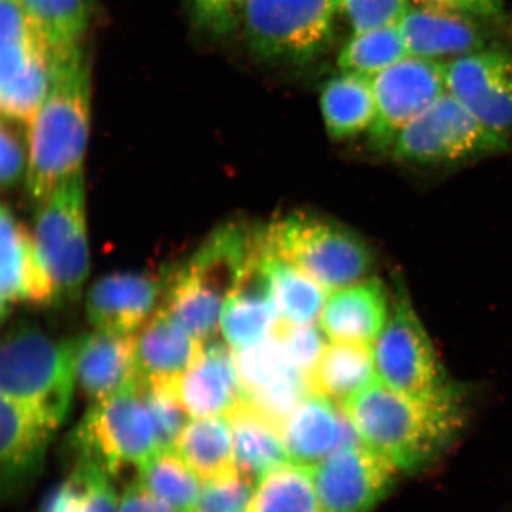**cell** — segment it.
Masks as SVG:
<instances>
[{"label": "cell", "mask_w": 512, "mask_h": 512, "mask_svg": "<svg viewBox=\"0 0 512 512\" xmlns=\"http://www.w3.org/2000/svg\"><path fill=\"white\" fill-rule=\"evenodd\" d=\"M92 124V69L83 45L52 52V82L28 128L26 190L39 205L83 173Z\"/></svg>", "instance_id": "6da1fadb"}, {"label": "cell", "mask_w": 512, "mask_h": 512, "mask_svg": "<svg viewBox=\"0 0 512 512\" xmlns=\"http://www.w3.org/2000/svg\"><path fill=\"white\" fill-rule=\"evenodd\" d=\"M356 439L382 454L400 473L427 467L461 426L456 393L431 399L407 396L379 380L343 402Z\"/></svg>", "instance_id": "7a4b0ae2"}, {"label": "cell", "mask_w": 512, "mask_h": 512, "mask_svg": "<svg viewBox=\"0 0 512 512\" xmlns=\"http://www.w3.org/2000/svg\"><path fill=\"white\" fill-rule=\"evenodd\" d=\"M259 241V227L244 221L221 225L164 279L165 311L202 343L220 329L222 308Z\"/></svg>", "instance_id": "3957f363"}, {"label": "cell", "mask_w": 512, "mask_h": 512, "mask_svg": "<svg viewBox=\"0 0 512 512\" xmlns=\"http://www.w3.org/2000/svg\"><path fill=\"white\" fill-rule=\"evenodd\" d=\"M79 338L20 328L0 339V396L59 430L73 402Z\"/></svg>", "instance_id": "277c9868"}, {"label": "cell", "mask_w": 512, "mask_h": 512, "mask_svg": "<svg viewBox=\"0 0 512 512\" xmlns=\"http://www.w3.org/2000/svg\"><path fill=\"white\" fill-rule=\"evenodd\" d=\"M266 252L298 266L328 292L356 284L372 269V249L352 229L308 212L261 227Z\"/></svg>", "instance_id": "5b68a950"}, {"label": "cell", "mask_w": 512, "mask_h": 512, "mask_svg": "<svg viewBox=\"0 0 512 512\" xmlns=\"http://www.w3.org/2000/svg\"><path fill=\"white\" fill-rule=\"evenodd\" d=\"M76 458L93 461L111 477L160 451L156 429L137 382L92 403L69 439Z\"/></svg>", "instance_id": "8992f818"}, {"label": "cell", "mask_w": 512, "mask_h": 512, "mask_svg": "<svg viewBox=\"0 0 512 512\" xmlns=\"http://www.w3.org/2000/svg\"><path fill=\"white\" fill-rule=\"evenodd\" d=\"M32 234L56 302L79 298L90 272L84 173L64 181L37 205Z\"/></svg>", "instance_id": "52a82bcc"}, {"label": "cell", "mask_w": 512, "mask_h": 512, "mask_svg": "<svg viewBox=\"0 0 512 512\" xmlns=\"http://www.w3.org/2000/svg\"><path fill=\"white\" fill-rule=\"evenodd\" d=\"M335 19L333 0H249L242 29L264 62L305 64L330 45Z\"/></svg>", "instance_id": "ba28073f"}, {"label": "cell", "mask_w": 512, "mask_h": 512, "mask_svg": "<svg viewBox=\"0 0 512 512\" xmlns=\"http://www.w3.org/2000/svg\"><path fill=\"white\" fill-rule=\"evenodd\" d=\"M510 138L483 126L446 92L400 131L390 153L400 163L440 165L500 153Z\"/></svg>", "instance_id": "9c48e42d"}, {"label": "cell", "mask_w": 512, "mask_h": 512, "mask_svg": "<svg viewBox=\"0 0 512 512\" xmlns=\"http://www.w3.org/2000/svg\"><path fill=\"white\" fill-rule=\"evenodd\" d=\"M372 349L377 380L384 386L420 399L453 392L423 323L404 296L394 298Z\"/></svg>", "instance_id": "30bf717a"}, {"label": "cell", "mask_w": 512, "mask_h": 512, "mask_svg": "<svg viewBox=\"0 0 512 512\" xmlns=\"http://www.w3.org/2000/svg\"><path fill=\"white\" fill-rule=\"evenodd\" d=\"M376 120L369 140L376 151L390 150L407 124L447 92V63L407 56L372 77Z\"/></svg>", "instance_id": "8fae6325"}, {"label": "cell", "mask_w": 512, "mask_h": 512, "mask_svg": "<svg viewBox=\"0 0 512 512\" xmlns=\"http://www.w3.org/2000/svg\"><path fill=\"white\" fill-rule=\"evenodd\" d=\"M312 474L323 512H370L400 471L356 439L313 466Z\"/></svg>", "instance_id": "7c38bea8"}, {"label": "cell", "mask_w": 512, "mask_h": 512, "mask_svg": "<svg viewBox=\"0 0 512 512\" xmlns=\"http://www.w3.org/2000/svg\"><path fill=\"white\" fill-rule=\"evenodd\" d=\"M447 92L483 126L512 136V52L488 47L447 62Z\"/></svg>", "instance_id": "4fadbf2b"}, {"label": "cell", "mask_w": 512, "mask_h": 512, "mask_svg": "<svg viewBox=\"0 0 512 512\" xmlns=\"http://www.w3.org/2000/svg\"><path fill=\"white\" fill-rule=\"evenodd\" d=\"M56 430L0 396V504L35 483Z\"/></svg>", "instance_id": "5bb4252c"}, {"label": "cell", "mask_w": 512, "mask_h": 512, "mask_svg": "<svg viewBox=\"0 0 512 512\" xmlns=\"http://www.w3.org/2000/svg\"><path fill=\"white\" fill-rule=\"evenodd\" d=\"M483 22L464 13L419 3L409 9L399 29L410 56L451 62L488 49L490 35Z\"/></svg>", "instance_id": "9a60e30c"}, {"label": "cell", "mask_w": 512, "mask_h": 512, "mask_svg": "<svg viewBox=\"0 0 512 512\" xmlns=\"http://www.w3.org/2000/svg\"><path fill=\"white\" fill-rule=\"evenodd\" d=\"M278 320L259 229L258 247L222 308L220 329L225 343L237 349L271 335Z\"/></svg>", "instance_id": "2e32d148"}, {"label": "cell", "mask_w": 512, "mask_h": 512, "mask_svg": "<svg viewBox=\"0 0 512 512\" xmlns=\"http://www.w3.org/2000/svg\"><path fill=\"white\" fill-rule=\"evenodd\" d=\"M168 386L191 419L227 416L244 400L227 343L208 342L197 362Z\"/></svg>", "instance_id": "e0dca14e"}, {"label": "cell", "mask_w": 512, "mask_h": 512, "mask_svg": "<svg viewBox=\"0 0 512 512\" xmlns=\"http://www.w3.org/2000/svg\"><path fill=\"white\" fill-rule=\"evenodd\" d=\"M161 292L164 282L150 275L103 276L87 293V316L97 330L133 335L156 312Z\"/></svg>", "instance_id": "ac0fdd59"}, {"label": "cell", "mask_w": 512, "mask_h": 512, "mask_svg": "<svg viewBox=\"0 0 512 512\" xmlns=\"http://www.w3.org/2000/svg\"><path fill=\"white\" fill-rule=\"evenodd\" d=\"M279 429L289 460L308 467L356 440L343 410L318 393L309 394Z\"/></svg>", "instance_id": "d6986e66"}, {"label": "cell", "mask_w": 512, "mask_h": 512, "mask_svg": "<svg viewBox=\"0 0 512 512\" xmlns=\"http://www.w3.org/2000/svg\"><path fill=\"white\" fill-rule=\"evenodd\" d=\"M389 296L379 279H362L328 293L320 329L330 342L373 345L389 319Z\"/></svg>", "instance_id": "ffe728a7"}, {"label": "cell", "mask_w": 512, "mask_h": 512, "mask_svg": "<svg viewBox=\"0 0 512 512\" xmlns=\"http://www.w3.org/2000/svg\"><path fill=\"white\" fill-rule=\"evenodd\" d=\"M0 292L10 302L47 306L56 292L36 251L32 232L0 205Z\"/></svg>", "instance_id": "44dd1931"}, {"label": "cell", "mask_w": 512, "mask_h": 512, "mask_svg": "<svg viewBox=\"0 0 512 512\" xmlns=\"http://www.w3.org/2000/svg\"><path fill=\"white\" fill-rule=\"evenodd\" d=\"M77 384L87 399H107L137 382L134 335L97 330L79 338Z\"/></svg>", "instance_id": "7402d4cb"}, {"label": "cell", "mask_w": 512, "mask_h": 512, "mask_svg": "<svg viewBox=\"0 0 512 512\" xmlns=\"http://www.w3.org/2000/svg\"><path fill=\"white\" fill-rule=\"evenodd\" d=\"M134 338L137 379L146 382H173L197 362L204 349V343L164 308L157 309Z\"/></svg>", "instance_id": "603a6c76"}, {"label": "cell", "mask_w": 512, "mask_h": 512, "mask_svg": "<svg viewBox=\"0 0 512 512\" xmlns=\"http://www.w3.org/2000/svg\"><path fill=\"white\" fill-rule=\"evenodd\" d=\"M52 70V49L18 0H0V94Z\"/></svg>", "instance_id": "cb8c5ba5"}, {"label": "cell", "mask_w": 512, "mask_h": 512, "mask_svg": "<svg viewBox=\"0 0 512 512\" xmlns=\"http://www.w3.org/2000/svg\"><path fill=\"white\" fill-rule=\"evenodd\" d=\"M320 111L330 137L348 140L370 131L376 120L372 77L340 72L320 93Z\"/></svg>", "instance_id": "d4e9b609"}, {"label": "cell", "mask_w": 512, "mask_h": 512, "mask_svg": "<svg viewBox=\"0 0 512 512\" xmlns=\"http://www.w3.org/2000/svg\"><path fill=\"white\" fill-rule=\"evenodd\" d=\"M234 433L235 461L238 470L254 483L268 471L289 461L281 429L242 400L227 414Z\"/></svg>", "instance_id": "484cf974"}, {"label": "cell", "mask_w": 512, "mask_h": 512, "mask_svg": "<svg viewBox=\"0 0 512 512\" xmlns=\"http://www.w3.org/2000/svg\"><path fill=\"white\" fill-rule=\"evenodd\" d=\"M309 380L313 393L322 394L333 402H346L377 380L372 345L326 343Z\"/></svg>", "instance_id": "4316f807"}, {"label": "cell", "mask_w": 512, "mask_h": 512, "mask_svg": "<svg viewBox=\"0 0 512 512\" xmlns=\"http://www.w3.org/2000/svg\"><path fill=\"white\" fill-rule=\"evenodd\" d=\"M173 450L202 483L237 470L234 433L227 416L200 417L185 424Z\"/></svg>", "instance_id": "83f0119b"}, {"label": "cell", "mask_w": 512, "mask_h": 512, "mask_svg": "<svg viewBox=\"0 0 512 512\" xmlns=\"http://www.w3.org/2000/svg\"><path fill=\"white\" fill-rule=\"evenodd\" d=\"M113 477L93 461L76 458L69 476L49 491L39 512H117Z\"/></svg>", "instance_id": "f1b7e54d"}, {"label": "cell", "mask_w": 512, "mask_h": 512, "mask_svg": "<svg viewBox=\"0 0 512 512\" xmlns=\"http://www.w3.org/2000/svg\"><path fill=\"white\" fill-rule=\"evenodd\" d=\"M248 512H323L312 467L289 460L255 483Z\"/></svg>", "instance_id": "f546056e"}, {"label": "cell", "mask_w": 512, "mask_h": 512, "mask_svg": "<svg viewBox=\"0 0 512 512\" xmlns=\"http://www.w3.org/2000/svg\"><path fill=\"white\" fill-rule=\"evenodd\" d=\"M266 255L272 299L279 320L295 325L315 323L320 318L329 292L298 266L276 258L269 252Z\"/></svg>", "instance_id": "4dcf8cb0"}, {"label": "cell", "mask_w": 512, "mask_h": 512, "mask_svg": "<svg viewBox=\"0 0 512 512\" xmlns=\"http://www.w3.org/2000/svg\"><path fill=\"white\" fill-rule=\"evenodd\" d=\"M52 52L83 45L92 25L94 0H18Z\"/></svg>", "instance_id": "1f68e13d"}, {"label": "cell", "mask_w": 512, "mask_h": 512, "mask_svg": "<svg viewBox=\"0 0 512 512\" xmlns=\"http://www.w3.org/2000/svg\"><path fill=\"white\" fill-rule=\"evenodd\" d=\"M137 480L177 512L191 511L202 485L200 477L173 448L157 451L140 464Z\"/></svg>", "instance_id": "d6a6232c"}, {"label": "cell", "mask_w": 512, "mask_h": 512, "mask_svg": "<svg viewBox=\"0 0 512 512\" xmlns=\"http://www.w3.org/2000/svg\"><path fill=\"white\" fill-rule=\"evenodd\" d=\"M410 56L399 26L353 33L338 56L340 72L373 77Z\"/></svg>", "instance_id": "836d02e7"}, {"label": "cell", "mask_w": 512, "mask_h": 512, "mask_svg": "<svg viewBox=\"0 0 512 512\" xmlns=\"http://www.w3.org/2000/svg\"><path fill=\"white\" fill-rule=\"evenodd\" d=\"M234 360L244 399L295 369L289 366L278 339L272 333L252 345L234 349Z\"/></svg>", "instance_id": "e575fe53"}, {"label": "cell", "mask_w": 512, "mask_h": 512, "mask_svg": "<svg viewBox=\"0 0 512 512\" xmlns=\"http://www.w3.org/2000/svg\"><path fill=\"white\" fill-rule=\"evenodd\" d=\"M137 386L153 420L160 450H171L190 416L175 399L173 390L167 382H146L137 379Z\"/></svg>", "instance_id": "d590c367"}, {"label": "cell", "mask_w": 512, "mask_h": 512, "mask_svg": "<svg viewBox=\"0 0 512 512\" xmlns=\"http://www.w3.org/2000/svg\"><path fill=\"white\" fill-rule=\"evenodd\" d=\"M255 483L234 470L201 485L190 512H248Z\"/></svg>", "instance_id": "8d00e7d4"}, {"label": "cell", "mask_w": 512, "mask_h": 512, "mask_svg": "<svg viewBox=\"0 0 512 512\" xmlns=\"http://www.w3.org/2000/svg\"><path fill=\"white\" fill-rule=\"evenodd\" d=\"M336 16L349 23L353 33L399 26L412 8L410 0H333Z\"/></svg>", "instance_id": "74e56055"}, {"label": "cell", "mask_w": 512, "mask_h": 512, "mask_svg": "<svg viewBox=\"0 0 512 512\" xmlns=\"http://www.w3.org/2000/svg\"><path fill=\"white\" fill-rule=\"evenodd\" d=\"M272 335L278 339L289 366L311 376L325 349V333L315 323L295 325L278 320Z\"/></svg>", "instance_id": "f35d334b"}, {"label": "cell", "mask_w": 512, "mask_h": 512, "mask_svg": "<svg viewBox=\"0 0 512 512\" xmlns=\"http://www.w3.org/2000/svg\"><path fill=\"white\" fill-rule=\"evenodd\" d=\"M249 0H188L195 28L205 35L227 37L242 26Z\"/></svg>", "instance_id": "ab89813d"}, {"label": "cell", "mask_w": 512, "mask_h": 512, "mask_svg": "<svg viewBox=\"0 0 512 512\" xmlns=\"http://www.w3.org/2000/svg\"><path fill=\"white\" fill-rule=\"evenodd\" d=\"M20 124L0 117V188L15 187L26 178L29 161L28 134Z\"/></svg>", "instance_id": "60d3db41"}, {"label": "cell", "mask_w": 512, "mask_h": 512, "mask_svg": "<svg viewBox=\"0 0 512 512\" xmlns=\"http://www.w3.org/2000/svg\"><path fill=\"white\" fill-rule=\"evenodd\" d=\"M417 2L421 5L464 13L485 22L500 19L505 13L503 0H417Z\"/></svg>", "instance_id": "b9f144b4"}, {"label": "cell", "mask_w": 512, "mask_h": 512, "mask_svg": "<svg viewBox=\"0 0 512 512\" xmlns=\"http://www.w3.org/2000/svg\"><path fill=\"white\" fill-rule=\"evenodd\" d=\"M117 512H177L144 487L138 480L131 481L119 495Z\"/></svg>", "instance_id": "7bdbcfd3"}, {"label": "cell", "mask_w": 512, "mask_h": 512, "mask_svg": "<svg viewBox=\"0 0 512 512\" xmlns=\"http://www.w3.org/2000/svg\"><path fill=\"white\" fill-rule=\"evenodd\" d=\"M10 302L2 292H0V325L5 322L10 313Z\"/></svg>", "instance_id": "ee69618b"}]
</instances>
